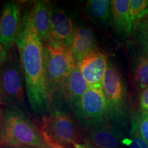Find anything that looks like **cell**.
Masks as SVG:
<instances>
[{
  "label": "cell",
  "mask_w": 148,
  "mask_h": 148,
  "mask_svg": "<svg viewBox=\"0 0 148 148\" xmlns=\"http://www.w3.org/2000/svg\"><path fill=\"white\" fill-rule=\"evenodd\" d=\"M83 144H84V145L86 146L87 148H100L99 147H97V146L92 145V144L89 143V142L87 141V140H84V141H83Z\"/></svg>",
  "instance_id": "cell-24"
},
{
  "label": "cell",
  "mask_w": 148,
  "mask_h": 148,
  "mask_svg": "<svg viewBox=\"0 0 148 148\" xmlns=\"http://www.w3.org/2000/svg\"><path fill=\"white\" fill-rule=\"evenodd\" d=\"M112 24L121 36L132 34L133 25L130 13V0L112 1Z\"/></svg>",
  "instance_id": "cell-16"
},
{
  "label": "cell",
  "mask_w": 148,
  "mask_h": 148,
  "mask_svg": "<svg viewBox=\"0 0 148 148\" xmlns=\"http://www.w3.org/2000/svg\"><path fill=\"white\" fill-rule=\"evenodd\" d=\"M15 45L23 71L26 96L33 114L39 121L51 111L45 79L44 45L26 13L23 16Z\"/></svg>",
  "instance_id": "cell-1"
},
{
  "label": "cell",
  "mask_w": 148,
  "mask_h": 148,
  "mask_svg": "<svg viewBox=\"0 0 148 148\" xmlns=\"http://www.w3.org/2000/svg\"><path fill=\"white\" fill-rule=\"evenodd\" d=\"M84 140L100 148H123L127 145L128 138L124 131L108 120L87 130Z\"/></svg>",
  "instance_id": "cell-9"
},
{
  "label": "cell",
  "mask_w": 148,
  "mask_h": 148,
  "mask_svg": "<svg viewBox=\"0 0 148 148\" xmlns=\"http://www.w3.org/2000/svg\"><path fill=\"white\" fill-rule=\"evenodd\" d=\"M3 105V98L2 95V92H1V90H0V106Z\"/></svg>",
  "instance_id": "cell-26"
},
{
  "label": "cell",
  "mask_w": 148,
  "mask_h": 148,
  "mask_svg": "<svg viewBox=\"0 0 148 148\" xmlns=\"http://www.w3.org/2000/svg\"><path fill=\"white\" fill-rule=\"evenodd\" d=\"M130 121L134 122L140 135L148 145V113L141 110L132 111Z\"/></svg>",
  "instance_id": "cell-20"
},
{
  "label": "cell",
  "mask_w": 148,
  "mask_h": 148,
  "mask_svg": "<svg viewBox=\"0 0 148 148\" xmlns=\"http://www.w3.org/2000/svg\"><path fill=\"white\" fill-rule=\"evenodd\" d=\"M132 62L134 82L138 90H142L148 86V56L138 51Z\"/></svg>",
  "instance_id": "cell-17"
},
{
  "label": "cell",
  "mask_w": 148,
  "mask_h": 148,
  "mask_svg": "<svg viewBox=\"0 0 148 148\" xmlns=\"http://www.w3.org/2000/svg\"><path fill=\"white\" fill-rule=\"evenodd\" d=\"M75 148H87V147H86L84 144L79 143V144H77V145H75Z\"/></svg>",
  "instance_id": "cell-27"
},
{
  "label": "cell",
  "mask_w": 148,
  "mask_h": 148,
  "mask_svg": "<svg viewBox=\"0 0 148 148\" xmlns=\"http://www.w3.org/2000/svg\"><path fill=\"white\" fill-rule=\"evenodd\" d=\"M70 49L76 64L90 53L99 51L91 29L82 24L77 25Z\"/></svg>",
  "instance_id": "cell-14"
},
{
  "label": "cell",
  "mask_w": 148,
  "mask_h": 148,
  "mask_svg": "<svg viewBox=\"0 0 148 148\" xmlns=\"http://www.w3.org/2000/svg\"><path fill=\"white\" fill-rule=\"evenodd\" d=\"M130 138H128L127 145L128 148H148V145L141 137L136 125L132 121H130Z\"/></svg>",
  "instance_id": "cell-21"
},
{
  "label": "cell",
  "mask_w": 148,
  "mask_h": 148,
  "mask_svg": "<svg viewBox=\"0 0 148 148\" xmlns=\"http://www.w3.org/2000/svg\"><path fill=\"white\" fill-rule=\"evenodd\" d=\"M132 35L136 49L148 56V15L135 24Z\"/></svg>",
  "instance_id": "cell-18"
},
{
  "label": "cell",
  "mask_w": 148,
  "mask_h": 148,
  "mask_svg": "<svg viewBox=\"0 0 148 148\" xmlns=\"http://www.w3.org/2000/svg\"><path fill=\"white\" fill-rule=\"evenodd\" d=\"M37 125L49 148H75L84 140L82 127L74 116L59 111L51 110L38 121Z\"/></svg>",
  "instance_id": "cell-3"
},
{
  "label": "cell",
  "mask_w": 148,
  "mask_h": 148,
  "mask_svg": "<svg viewBox=\"0 0 148 148\" xmlns=\"http://www.w3.org/2000/svg\"><path fill=\"white\" fill-rule=\"evenodd\" d=\"M88 87L101 86L108 67V56L99 51L90 53L76 64Z\"/></svg>",
  "instance_id": "cell-12"
},
{
  "label": "cell",
  "mask_w": 148,
  "mask_h": 148,
  "mask_svg": "<svg viewBox=\"0 0 148 148\" xmlns=\"http://www.w3.org/2000/svg\"><path fill=\"white\" fill-rule=\"evenodd\" d=\"M84 10L90 21L100 28L106 29L112 24V1L89 0L85 3Z\"/></svg>",
  "instance_id": "cell-15"
},
{
  "label": "cell",
  "mask_w": 148,
  "mask_h": 148,
  "mask_svg": "<svg viewBox=\"0 0 148 148\" xmlns=\"http://www.w3.org/2000/svg\"><path fill=\"white\" fill-rule=\"evenodd\" d=\"M9 50L0 40V65L8 58Z\"/></svg>",
  "instance_id": "cell-23"
},
{
  "label": "cell",
  "mask_w": 148,
  "mask_h": 148,
  "mask_svg": "<svg viewBox=\"0 0 148 148\" xmlns=\"http://www.w3.org/2000/svg\"><path fill=\"white\" fill-rule=\"evenodd\" d=\"M0 148H43V147H34V146H15V147H1Z\"/></svg>",
  "instance_id": "cell-25"
},
{
  "label": "cell",
  "mask_w": 148,
  "mask_h": 148,
  "mask_svg": "<svg viewBox=\"0 0 148 148\" xmlns=\"http://www.w3.org/2000/svg\"><path fill=\"white\" fill-rule=\"evenodd\" d=\"M139 105L142 112L148 113V86L140 90L139 95Z\"/></svg>",
  "instance_id": "cell-22"
},
{
  "label": "cell",
  "mask_w": 148,
  "mask_h": 148,
  "mask_svg": "<svg viewBox=\"0 0 148 148\" xmlns=\"http://www.w3.org/2000/svg\"><path fill=\"white\" fill-rule=\"evenodd\" d=\"M22 20L20 3L16 1L5 3L0 16V40L8 49L15 45Z\"/></svg>",
  "instance_id": "cell-10"
},
{
  "label": "cell",
  "mask_w": 148,
  "mask_h": 148,
  "mask_svg": "<svg viewBox=\"0 0 148 148\" xmlns=\"http://www.w3.org/2000/svg\"><path fill=\"white\" fill-rule=\"evenodd\" d=\"M52 10L49 1H35L30 10L25 12L43 45L49 41Z\"/></svg>",
  "instance_id": "cell-13"
},
{
  "label": "cell",
  "mask_w": 148,
  "mask_h": 148,
  "mask_svg": "<svg viewBox=\"0 0 148 148\" xmlns=\"http://www.w3.org/2000/svg\"><path fill=\"white\" fill-rule=\"evenodd\" d=\"M44 65L49 99L66 76L76 67L69 48L54 42L44 45Z\"/></svg>",
  "instance_id": "cell-5"
},
{
  "label": "cell",
  "mask_w": 148,
  "mask_h": 148,
  "mask_svg": "<svg viewBox=\"0 0 148 148\" xmlns=\"http://www.w3.org/2000/svg\"><path fill=\"white\" fill-rule=\"evenodd\" d=\"M87 88L88 85L76 66L51 96V111L57 110L73 116L74 111Z\"/></svg>",
  "instance_id": "cell-8"
},
{
  "label": "cell",
  "mask_w": 148,
  "mask_h": 148,
  "mask_svg": "<svg viewBox=\"0 0 148 148\" xmlns=\"http://www.w3.org/2000/svg\"><path fill=\"white\" fill-rule=\"evenodd\" d=\"M76 27L75 21L66 10L53 7L49 41L60 43L70 49Z\"/></svg>",
  "instance_id": "cell-11"
},
{
  "label": "cell",
  "mask_w": 148,
  "mask_h": 148,
  "mask_svg": "<svg viewBox=\"0 0 148 148\" xmlns=\"http://www.w3.org/2000/svg\"><path fill=\"white\" fill-rule=\"evenodd\" d=\"M25 79L19 56L14 46L8 58L0 65V90L3 105L21 107L25 101Z\"/></svg>",
  "instance_id": "cell-6"
},
{
  "label": "cell",
  "mask_w": 148,
  "mask_h": 148,
  "mask_svg": "<svg viewBox=\"0 0 148 148\" xmlns=\"http://www.w3.org/2000/svg\"><path fill=\"white\" fill-rule=\"evenodd\" d=\"M101 87L108 105L109 120L125 132L132 110L124 79L112 62L108 63Z\"/></svg>",
  "instance_id": "cell-4"
},
{
  "label": "cell",
  "mask_w": 148,
  "mask_h": 148,
  "mask_svg": "<svg viewBox=\"0 0 148 148\" xmlns=\"http://www.w3.org/2000/svg\"><path fill=\"white\" fill-rule=\"evenodd\" d=\"M130 13L134 27L137 22L148 15V0H130Z\"/></svg>",
  "instance_id": "cell-19"
},
{
  "label": "cell",
  "mask_w": 148,
  "mask_h": 148,
  "mask_svg": "<svg viewBox=\"0 0 148 148\" xmlns=\"http://www.w3.org/2000/svg\"><path fill=\"white\" fill-rule=\"evenodd\" d=\"M73 116L79 126L86 130L109 120L108 105L101 86L87 88L74 111Z\"/></svg>",
  "instance_id": "cell-7"
},
{
  "label": "cell",
  "mask_w": 148,
  "mask_h": 148,
  "mask_svg": "<svg viewBox=\"0 0 148 148\" xmlns=\"http://www.w3.org/2000/svg\"><path fill=\"white\" fill-rule=\"evenodd\" d=\"M25 145L49 148L38 125L22 108L2 105L0 106V147Z\"/></svg>",
  "instance_id": "cell-2"
}]
</instances>
